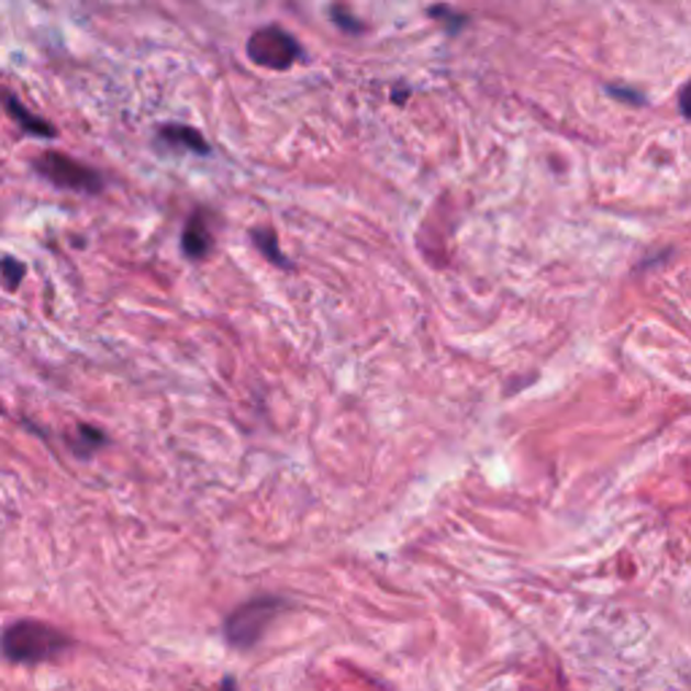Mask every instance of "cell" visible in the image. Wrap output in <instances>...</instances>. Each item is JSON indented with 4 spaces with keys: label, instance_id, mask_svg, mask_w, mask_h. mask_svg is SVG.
<instances>
[{
    "label": "cell",
    "instance_id": "277c9868",
    "mask_svg": "<svg viewBox=\"0 0 691 691\" xmlns=\"http://www.w3.org/2000/svg\"><path fill=\"white\" fill-rule=\"evenodd\" d=\"M33 168L38 170L46 181H52V185L63 189H76V192L94 194L103 187V181H100V176L94 174L92 168L76 163L74 157L60 155V152H49V155L38 157L33 163Z\"/></svg>",
    "mask_w": 691,
    "mask_h": 691
},
{
    "label": "cell",
    "instance_id": "3957f363",
    "mask_svg": "<svg viewBox=\"0 0 691 691\" xmlns=\"http://www.w3.org/2000/svg\"><path fill=\"white\" fill-rule=\"evenodd\" d=\"M246 55L252 57L254 65L270 70H287L292 68L294 60L300 57L298 41L289 33H283L281 27H263L249 38L246 44Z\"/></svg>",
    "mask_w": 691,
    "mask_h": 691
},
{
    "label": "cell",
    "instance_id": "7a4b0ae2",
    "mask_svg": "<svg viewBox=\"0 0 691 691\" xmlns=\"http://www.w3.org/2000/svg\"><path fill=\"white\" fill-rule=\"evenodd\" d=\"M283 608H287V602L279 598H257L246 602V605H241L238 611H233L227 616V622H224V637H227V643L233 648H252Z\"/></svg>",
    "mask_w": 691,
    "mask_h": 691
},
{
    "label": "cell",
    "instance_id": "8992f818",
    "mask_svg": "<svg viewBox=\"0 0 691 691\" xmlns=\"http://www.w3.org/2000/svg\"><path fill=\"white\" fill-rule=\"evenodd\" d=\"M3 103H5V111H9V114L14 116L22 127H25V133L38 135V138H55L57 135V130L52 127L49 122L38 120V116L31 114V111H27L25 105L14 98V94H3Z\"/></svg>",
    "mask_w": 691,
    "mask_h": 691
},
{
    "label": "cell",
    "instance_id": "52a82bcc",
    "mask_svg": "<svg viewBox=\"0 0 691 691\" xmlns=\"http://www.w3.org/2000/svg\"><path fill=\"white\" fill-rule=\"evenodd\" d=\"M159 141H168L174 146H187L194 155H209V144L203 141V135L192 127H181V125H165L159 127Z\"/></svg>",
    "mask_w": 691,
    "mask_h": 691
},
{
    "label": "cell",
    "instance_id": "4fadbf2b",
    "mask_svg": "<svg viewBox=\"0 0 691 691\" xmlns=\"http://www.w3.org/2000/svg\"><path fill=\"white\" fill-rule=\"evenodd\" d=\"M220 691H238V687H235V678H224Z\"/></svg>",
    "mask_w": 691,
    "mask_h": 691
},
{
    "label": "cell",
    "instance_id": "7c38bea8",
    "mask_svg": "<svg viewBox=\"0 0 691 691\" xmlns=\"http://www.w3.org/2000/svg\"><path fill=\"white\" fill-rule=\"evenodd\" d=\"M611 92L616 94V98H622V100H635V103H643L640 94H632L629 90H616V87H611Z\"/></svg>",
    "mask_w": 691,
    "mask_h": 691
},
{
    "label": "cell",
    "instance_id": "6da1fadb",
    "mask_svg": "<svg viewBox=\"0 0 691 691\" xmlns=\"http://www.w3.org/2000/svg\"><path fill=\"white\" fill-rule=\"evenodd\" d=\"M74 646L68 635L41 622H14L0 635V651L16 665H38L52 661Z\"/></svg>",
    "mask_w": 691,
    "mask_h": 691
},
{
    "label": "cell",
    "instance_id": "9c48e42d",
    "mask_svg": "<svg viewBox=\"0 0 691 691\" xmlns=\"http://www.w3.org/2000/svg\"><path fill=\"white\" fill-rule=\"evenodd\" d=\"M252 238H254V244L259 246V252H263L265 257L270 259V263L287 268V259H283V254L279 252V241H276L274 230H254Z\"/></svg>",
    "mask_w": 691,
    "mask_h": 691
},
{
    "label": "cell",
    "instance_id": "ba28073f",
    "mask_svg": "<svg viewBox=\"0 0 691 691\" xmlns=\"http://www.w3.org/2000/svg\"><path fill=\"white\" fill-rule=\"evenodd\" d=\"M68 441H70V448H74L76 454H81V457H87V454L94 452V448L100 446V441H103V435H100L94 427H87V424H79V427H76V433L68 435Z\"/></svg>",
    "mask_w": 691,
    "mask_h": 691
},
{
    "label": "cell",
    "instance_id": "30bf717a",
    "mask_svg": "<svg viewBox=\"0 0 691 691\" xmlns=\"http://www.w3.org/2000/svg\"><path fill=\"white\" fill-rule=\"evenodd\" d=\"M0 268H3V279H5V287H20V279L22 276H25V268H22L20 263H16V259H3V265H0Z\"/></svg>",
    "mask_w": 691,
    "mask_h": 691
},
{
    "label": "cell",
    "instance_id": "8fae6325",
    "mask_svg": "<svg viewBox=\"0 0 691 691\" xmlns=\"http://www.w3.org/2000/svg\"><path fill=\"white\" fill-rule=\"evenodd\" d=\"M681 111L687 120H691V81H687V87L681 90Z\"/></svg>",
    "mask_w": 691,
    "mask_h": 691
},
{
    "label": "cell",
    "instance_id": "5b68a950",
    "mask_svg": "<svg viewBox=\"0 0 691 691\" xmlns=\"http://www.w3.org/2000/svg\"><path fill=\"white\" fill-rule=\"evenodd\" d=\"M211 230H209V220L205 214H192V220L187 222L185 235H181V246H185V254L189 259H203L205 254L211 252Z\"/></svg>",
    "mask_w": 691,
    "mask_h": 691
}]
</instances>
